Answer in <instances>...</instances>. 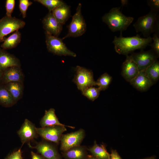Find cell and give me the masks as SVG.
<instances>
[{
  "instance_id": "14",
  "label": "cell",
  "mask_w": 159,
  "mask_h": 159,
  "mask_svg": "<svg viewBox=\"0 0 159 159\" xmlns=\"http://www.w3.org/2000/svg\"><path fill=\"white\" fill-rule=\"evenodd\" d=\"M24 77L20 67L12 66L3 71L1 82L4 85L12 82L23 83Z\"/></svg>"
},
{
  "instance_id": "22",
  "label": "cell",
  "mask_w": 159,
  "mask_h": 159,
  "mask_svg": "<svg viewBox=\"0 0 159 159\" xmlns=\"http://www.w3.org/2000/svg\"><path fill=\"white\" fill-rule=\"evenodd\" d=\"M21 35L19 30L14 32L9 37L6 39L1 45L3 49H9L16 47L20 42Z\"/></svg>"
},
{
  "instance_id": "25",
  "label": "cell",
  "mask_w": 159,
  "mask_h": 159,
  "mask_svg": "<svg viewBox=\"0 0 159 159\" xmlns=\"http://www.w3.org/2000/svg\"><path fill=\"white\" fill-rule=\"evenodd\" d=\"M145 72L153 84L156 83L159 78V62L158 60L149 66L145 70Z\"/></svg>"
},
{
  "instance_id": "6",
  "label": "cell",
  "mask_w": 159,
  "mask_h": 159,
  "mask_svg": "<svg viewBox=\"0 0 159 159\" xmlns=\"http://www.w3.org/2000/svg\"><path fill=\"white\" fill-rule=\"evenodd\" d=\"M75 69L76 74L73 81L79 90L82 92L90 87L96 86V81L91 70L79 66H77Z\"/></svg>"
},
{
  "instance_id": "37",
  "label": "cell",
  "mask_w": 159,
  "mask_h": 159,
  "mask_svg": "<svg viewBox=\"0 0 159 159\" xmlns=\"http://www.w3.org/2000/svg\"><path fill=\"white\" fill-rule=\"evenodd\" d=\"M3 74V72L1 71H0V82L1 81V80L2 79V76Z\"/></svg>"
},
{
  "instance_id": "15",
  "label": "cell",
  "mask_w": 159,
  "mask_h": 159,
  "mask_svg": "<svg viewBox=\"0 0 159 159\" xmlns=\"http://www.w3.org/2000/svg\"><path fill=\"white\" fill-rule=\"evenodd\" d=\"M126 58L122 65V75L127 82L130 81L138 74L139 70L135 63L130 56L127 55Z\"/></svg>"
},
{
  "instance_id": "4",
  "label": "cell",
  "mask_w": 159,
  "mask_h": 159,
  "mask_svg": "<svg viewBox=\"0 0 159 159\" xmlns=\"http://www.w3.org/2000/svg\"><path fill=\"white\" fill-rule=\"evenodd\" d=\"M82 5L79 3L72 20L67 26L68 31L67 34L62 39L66 38L76 37L82 35L86 31V24L81 13Z\"/></svg>"
},
{
  "instance_id": "28",
  "label": "cell",
  "mask_w": 159,
  "mask_h": 159,
  "mask_svg": "<svg viewBox=\"0 0 159 159\" xmlns=\"http://www.w3.org/2000/svg\"><path fill=\"white\" fill-rule=\"evenodd\" d=\"M34 1L46 7L49 12H52L54 9L64 3L62 1L60 0H36Z\"/></svg>"
},
{
  "instance_id": "17",
  "label": "cell",
  "mask_w": 159,
  "mask_h": 159,
  "mask_svg": "<svg viewBox=\"0 0 159 159\" xmlns=\"http://www.w3.org/2000/svg\"><path fill=\"white\" fill-rule=\"evenodd\" d=\"M20 67L19 60L14 55L0 49V71L12 66Z\"/></svg>"
},
{
  "instance_id": "20",
  "label": "cell",
  "mask_w": 159,
  "mask_h": 159,
  "mask_svg": "<svg viewBox=\"0 0 159 159\" xmlns=\"http://www.w3.org/2000/svg\"><path fill=\"white\" fill-rule=\"evenodd\" d=\"M40 124L42 127L57 125H66L59 121L55 114V110L53 108L45 110L44 115L40 120Z\"/></svg>"
},
{
  "instance_id": "35",
  "label": "cell",
  "mask_w": 159,
  "mask_h": 159,
  "mask_svg": "<svg viewBox=\"0 0 159 159\" xmlns=\"http://www.w3.org/2000/svg\"><path fill=\"white\" fill-rule=\"evenodd\" d=\"M32 159H45L42 155L36 153L33 151L31 152Z\"/></svg>"
},
{
  "instance_id": "11",
  "label": "cell",
  "mask_w": 159,
  "mask_h": 159,
  "mask_svg": "<svg viewBox=\"0 0 159 159\" xmlns=\"http://www.w3.org/2000/svg\"><path fill=\"white\" fill-rule=\"evenodd\" d=\"M29 146L37 150L38 152L46 159H62L57 148L54 145L47 141H42L34 146L29 143Z\"/></svg>"
},
{
  "instance_id": "26",
  "label": "cell",
  "mask_w": 159,
  "mask_h": 159,
  "mask_svg": "<svg viewBox=\"0 0 159 159\" xmlns=\"http://www.w3.org/2000/svg\"><path fill=\"white\" fill-rule=\"evenodd\" d=\"M112 80L111 76L107 73L102 74L96 81V85L101 91L105 90L108 87Z\"/></svg>"
},
{
  "instance_id": "38",
  "label": "cell",
  "mask_w": 159,
  "mask_h": 159,
  "mask_svg": "<svg viewBox=\"0 0 159 159\" xmlns=\"http://www.w3.org/2000/svg\"><path fill=\"white\" fill-rule=\"evenodd\" d=\"M144 159H155V158L154 157H152L146 158Z\"/></svg>"
},
{
  "instance_id": "10",
  "label": "cell",
  "mask_w": 159,
  "mask_h": 159,
  "mask_svg": "<svg viewBox=\"0 0 159 159\" xmlns=\"http://www.w3.org/2000/svg\"><path fill=\"white\" fill-rule=\"evenodd\" d=\"M130 56L140 71L145 70L158 57L151 49L146 51L140 50L138 52L132 53Z\"/></svg>"
},
{
  "instance_id": "31",
  "label": "cell",
  "mask_w": 159,
  "mask_h": 159,
  "mask_svg": "<svg viewBox=\"0 0 159 159\" xmlns=\"http://www.w3.org/2000/svg\"><path fill=\"white\" fill-rule=\"evenodd\" d=\"M15 0H6L5 3L6 16L8 17L11 16L15 5Z\"/></svg>"
},
{
  "instance_id": "24",
  "label": "cell",
  "mask_w": 159,
  "mask_h": 159,
  "mask_svg": "<svg viewBox=\"0 0 159 159\" xmlns=\"http://www.w3.org/2000/svg\"><path fill=\"white\" fill-rule=\"evenodd\" d=\"M15 103L11 95L5 85L0 86V104L4 107H9Z\"/></svg>"
},
{
  "instance_id": "18",
  "label": "cell",
  "mask_w": 159,
  "mask_h": 159,
  "mask_svg": "<svg viewBox=\"0 0 159 159\" xmlns=\"http://www.w3.org/2000/svg\"><path fill=\"white\" fill-rule=\"evenodd\" d=\"M87 148L84 145H79L62 152L65 159H87L88 155Z\"/></svg>"
},
{
  "instance_id": "36",
  "label": "cell",
  "mask_w": 159,
  "mask_h": 159,
  "mask_svg": "<svg viewBox=\"0 0 159 159\" xmlns=\"http://www.w3.org/2000/svg\"><path fill=\"white\" fill-rule=\"evenodd\" d=\"M87 159H99L97 158L93 155H88Z\"/></svg>"
},
{
  "instance_id": "29",
  "label": "cell",
  "mask_w": 159,
  "mask_h": 159,
  "mask_svg": "<svg viewBox=\"0 0 159 159\" xmlns=\"http://www.w3.org/2000/svg\"><path fill=\"white\" fill-rule=\"evenodd\" d=\"M32 4V2L29 0L19 1V8L23 18L26 17L28 9Z\"/></svg>"
},
{
  "instance_id": "13",
  "label": "cell",
  "mask_w": 159,
  "mask_h": 159,
  "mask_svg": "<svg viewBox=\"0 0 159 159\" xmlns=\"http://www.w3.org/2000/svg\"><path fill=\"white\" fill-rule=\"evenodd\" d=\"M17 134L23 145L37 138L38 135L35 125L27 119L25 120Z\"/></svg>"
},
{
  "instance_id": "32",
  "label": "cell",
  "mask_w": 159,
  "mask_h": 159,
  "mask_svg": "<svg viewBox=\"0 0 159 159\" xmlns=\"http://www.w3.org/2000/svg\"><path fill=\"white\" fill-rule=\"evenodd\" d=\"M147 2L150 6V10L158 13L159 11V0H147Z\"/></svg>"
},
{
  "instance_id": "8",
  "label": "cell",
  "mask_w": 159,
  "mask_h": 159,
  "mask_svg": "<svg viewBox=\"0 0 159 159\" xmlns=\"http://www.w3.org/2000/svg\"><path fill=\"white\" fill-rule=\"evenodd\" d=\"M85 136V130L80 129L74 132L62 134L60 142L62 152L80 145Z\"/></svg>"
},
{
  "instance_id": "33",
  "label": "cell",
  "mask_w": 159,
  "mask_h": 159,
  "mask_svg": "<svg viewBox=\"0 0 159 159\" xmlns=\"http://www.w3.org/2000/svg\"><path fill=\"white\" fill-rule=\"evenodd\" d=\"M5 159H23L21 148L14 152Z\"/></svg>"
},
{
  "instance_id": "19",
  "label": "cell",
  "mask_w": 159,
  "mask_h": 159,
  "mask_svg": "<svg viewBox=\"0 0 159 159\" xmlns=\"http://www.w3.org/2000/svg\"><path fill=\"white\" fill-rule=\"evenodd\" d=\"M58 22L63 25L71 16L70 7L64 3L52 11Z\"/></svg>"
},
{
  "instance_id": "12",
  "label": "cell",
  "mask_w": 159,
  "mask_h": 159,
  "mask_svg": "<svg viewBox=\"0 0 159 159\" xmlns=\"http://www.w3.org/2000/svg\"><path fill=\"white\" fill-rule=\"evenodd\" d=\"M42 23L45 32L53 36L58 37L62 30L63 25L58 22L52 12L49 11L43 18Z\"/></svg>"
},
{
  "instance_id": "27",
  "label": "cell",
  "mask_w": 159,
  "mask_h": 159,
  "mask_svg": "<svg viewBox=\"0 0 159 159\" xmlns=\"http://www.w3.org/2000/svg\"><path fill=\"white\" fill-rule=\"evenodd\" d=\"M101 91L99 88L92 86L87 88L82 92L89 100L94 101L98 97Z\"/></svg>"
},
{
  "instance_id": "30",
  "label": "cell",
  "mask_w": 159,
  "mask_h": 159,
  "mask_svg": "<svg viewBox=\"0 0 159 159\" xmlns=\"http://www.w3.org/2000/svg\"><path fill=\"white\" fill-rule=\"evenodd\" d=\"M152 38L153 42L150 45V49L159 57V34L154 33Z\"/></svg>"
},
{
  "instance_id": "16",
  "label": "cell",
  "mask_w": 159,
  "mask_h": 159,
  "mask_svg": "<svg viewBox=\"0 0 159 159\" xmlns=\"http://www.w3.org/2000/svg\"><path fill=\"white\" fill-rule=\"evenodd\" d=\"M129 82L136 89L141 92L147 91L153 85L146 75L145 70L139 71Z\"/></svg>"
},
{
  "instance_id": "3",
  "label": "cell",
  "mask_w": 159,
  "mask_h": 159,
  "mask_svg": "<svg viewBox=\"0 0 159 159\" xmlns=\"http://www.w3.org/2000/svg\"><path fill=\"white\" fill-rule=\"evenodd\" d=\"M158 13L150 10L146 15L139 17L133 26L136 32H140L145 38L153 33L159 34Z\"/></svg>"
},
{
  "instance_id": "1",
  "label": "cell",
  "mask_w": 159,
  "mask_h": 159,
  "mask_svg": "<svg viewBox=\"0 0 159 159\" xmlns=\"http://www.w3.org/2000/svg\"><path fill=\"white\" fill-rule=\"evenodd\" d=\"M152 40V38L150 36L142 38L137 34L133 37H124L120 35L119 37L115 36L112 43L117 53L127 55L133 53L136 50H143L150 45Z\"/></svg>"
},
{
  "instance_id": "39",
  "label": "cell",
  "mask_w": 159,
  "mask_h": 159,
  "mask_svg": "<svg viewBox=\"0 0 159 159\" xmlns=\"http://www.w3.org/2000/svg\"><path fill=\"white\" fill-rule=\"evenodd\" d=\"M108 159H110V158H109Z\"/></svg>"
},
{
  "instance_id": "9",
  "label": "cell",
  "mask_w": 159,
  "mask_h": 159,
  "mask_svg": "<svg viewBox=\"0 0 159 159\" xmlns=\"http://www.w3.org/2000/svg\"><path fill=\"white\" fill-rule=\"evenodd\" d=\"M25 22L14 17L5 16L0 19V42L6 35L23 28Z\"/></svg>"
},
{
  "instance_id": "34",
  "label": "cell",
  "mask_w": 159,
  "mask_h": 159,
  "mask_svg": "<svg viewBox=\"0 0 159 159\" xmlns=\"http://www.w3.org/2000/svg\"><path fill=\"white\" fill-rule=\"evenodd\" d=\"M110 159H121L116 150H112L110 155Z\"/></svg>"
},
{
  "instance_id": "21",
  "label": "cell",
  "mask_w": 159,
  "mask_h": 159,
  "mask_svg": "<svg viewBox=\"0 0 159 159\" xmlns=\"http://www.w3.org/2000/svg\"><path fill=\"white\" fill-rule=\"evenodd\" d=\"M4 85L13 97L15 103H16L23 96L24 89L23 83L12 82Z\"/></svg>"
},
{
  "instance_id": "23",
  "label": "cell",
  "mask_w": 159,
  "mask_h": 159,
  "mask_svg": "<svg viewBox=\"0 0 159 159\" xmlns=\"http://www.w3.org/2000/svg\"><path fill=\"white\" fill-rule=\"evenodd\" d=\"M87 150L92 155L99 159H108L110 158V155L107 151L105 145L99 146L96 141L92 147L87 148Z\"/></svg>"
},
{
  "instance_id": "7",
  "label": "cell",
  "mask_w": 159,
  "mask_h": 159,
  "mask_svg": "<svg viewBox=\"0 0 159 159\" xmlns=\"http://www.w3.org/2000/svg\"><path fill=\"white\" fill-rule=\"evenodd\" d=\"M65 126L75 128L71 126L57 125L37 128V131L38 135L46 140L58 145L63 133L67 130Z\"/></svg>"
},
{
  "instance_id": "2",
  "label": "cell",
  "mask_w": 159,
  "mask_h": 159,
  "mask_svg": "<svg viewBox=\"0 0 159 159\" xmlns=\"http://www.w3.org/2000/svg\"><path fill=\"white\" fill-rule=\"evenodd\" d=\"M120 8H112L102 17V21L105 23L112 32H122L126 30L134 20V18L127 16L120 11Z\"/></svg>"
},
{
  "instance_id": "5",
  "label": "cell",
  "mask_w": 159,
  "mask_h": 159,
  "mask_svg": "<svg viewBox=\"0 0 159 159\" xmlns=\"http://www.w3.org/2000/svg\"><path fill=\"white\" fill-rule=\"evenodd\" d=\"M46 43L48 51L58 56L76 57V54L69 50L64 43L62 39L45 32Z\"/></svg>"
}]
</instances>
